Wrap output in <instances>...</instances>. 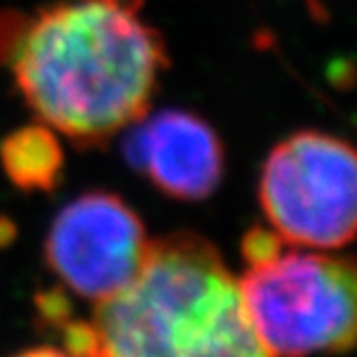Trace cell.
I'll list each match as a JSON object with an SVG mask.
<instances>
[{
  "label": "cell",
  "mask_w": 357,
  "mask_h": 357,
  "mask_svg": "<svg viewBox=\"0 0 357 357\" xmlns=\"http://www.w3.org/2000/svg\"><path fill=\"white\" fill-rule=\"evenodd\" d=\"M0 164L22 192H50L61 178L65 155L52 127L35 123L3 140Z\"/></svg>",
  "instance_id": "obj_7"
},
{
  "label": "cell",
  "mask_w": 357,
  "mask_h": 357,
  "mask_svg": "<svg viewBox=\"0 0 357 357\" xmlns=\"http://www.w3.org/2000/svg\"><path fill=\"white\" fill-rule=\"evenodd\" d=\"M259 200L284 243L317 250L344 248L355 237L353 146L314 130L289 136L265 160Z\"/></svg>",
  "instance_id": "obj_4"
},
{
  "label": "cell",
  "mask_w": 357,
  "mask_h": 357,
  "mask_svg": "<svg viewBox=\"0 0 357 357\" xmlns=\"http://www.w3.org/2000/svg\"><path fill=\"white\" fill-rule=\"evenodd\" d=\"M35 303H37L39 317L47 325L63 327L71 319V303H69L67 295L61 289H52V291H47V293H39Z\"/></svg>",
  "instance_id": "obj_9"
},
{
  "label": "cell",
  "mask_w": 357,
  "mask_h": 357,
  "mask_svg": "<svg viewBox=\"0 0 357 357\" xmlns=\"http://www.w3.org/2000/svg\"><path fill=\"white\" fill-rule=\"evenodd\" d=\"M123 153L160 192L181 200L211 196L224 174V149L213 127L183 110H164L130 125Z\"/></svg>",
  "instance_id": "obj_6"
},
{
  "label": "cell",
  "mask_w": 357,
  "mask_h": 357,
  "mask_svg": "<svg viewBox=\"0 0 357 357\" xmlns=\"http://www.w3.org/2000/svg\"><path fill=\"white\" fill-rule=\"evenodd\" d=\"M15 357H71L63 351H56L52 347H41V349H29L24 353H17Z\"/></svg>",
  "instance_id": "obj_10"
},
{
  "label": "cell",
  "mask_w": 357,
  "mask_h": 357,
  "mask_svg": "<svg viewBox=\"0 0 357 357\" xmlns=\"http://www.w3.org/2000/svg\"><path fill=\"white\" fill-rule=\"evenodd\" d=\"M0 61L41 123L101 146L146 116L168 52L142 0H61L0 17Z\"/></svg>",
  "instance_id": "obj_1"
},
{
  "label": "cell",
  "mask_w": 357,
  "mask_h": 357,
  "mask_svg": "<svg viewBox=\"0 0 357 357\" xmlns=\"http://www.w3.org/2000/svg\"><path fill=\"white\" fill-rule=\"evenodd\" d=\"M284 250V241L273 228H252V231L241 241V254L250 267L263 265L267 261H273L280 252Z\"/></svg>",
  "instance_id": "obj_8"
},
{
  "label": "cell",
  "mask_w": 357,
  "mask_h": 357,
  "mask_svg": "<svg viewBox=\"0 0 357 357\" xmlns=\"http://www.w3.org/2000/svg\"><path fill=\"white\" fill-rule=\"evenodd\" d=\"M91 325L93 357H271L235 275L196 233L151 241L134 282L99 301Z\"/></svg>",
  "instance_id": "obj_2"
},
{
  "label": "cell",
  "mask_w": 357,
  "mask_h": 357,
  "mask_svg": "<svg viewBox=\"0 0 357 357\" xmlns=\"http://www.w3.org/2000/svg\"><path fill=\"white\" fill-rule=\"evenodd\" d=\"M149 243L144 224L119 196L89 192L56 215L45 261L67 289L99 303L134 282Z\"/></svg>",
  "instance_id": "obj_5"
},
{
  "label": "cell",
  "mask_w": 357,
  "mask_h": 357,
  "mask_svg": "<svg viewBox=\"0 0 357 357\" xmlns=\"http://www.w3.org/2000/svg\"><path fill=\"white\" fill-rule=\"evenodd\" d=\"M248 319L271 357L342 353L355 340L351 259L280 252L239 280Z\"/></svg>",
  "instance_id": "obj_3"
}]
</instances>
